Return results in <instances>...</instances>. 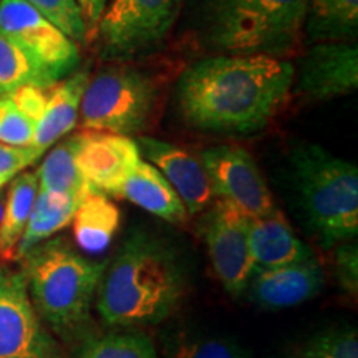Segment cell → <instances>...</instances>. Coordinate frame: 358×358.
Segmentation results:
<instances>
[{
    "instance_id": "obj_26",
    "label": "cell",
    "mask_w": 358,
    "mask_h": 358,
    "mask_svg": "<svg viewBox=\"0 0 358 358\" xmlns=\"http://www.w3.org/2000/svg\"><path fill=\"white\" fill-rule=\"evenodd\" d=\"M287 358H358L355 327H335L313 335Z\"/></svg>"
},
{
    "instance_id": "obj_27",
    "label": "cell",
    "mask_w": 358,
    "mask_h": 358,
    "mask_svg": "<svg viewBox=\"0 0 358 358\" xmlns=\"http://www.w3.org/2000/svg\"><path fill=\"white\" fill-rule=\"evenodd\" d=\"M168 358H252L236 342L208 335H176L168 345Z\"/></svg>"
},
{
    "instance_id": "obj_8",
    "label": "cell",
    "mask_w": 358,
    "mask_h": 358,
    "mask_svg": "<svg viewBox=\"0 0 358 358\" xmlns=\"http://www.w3.org/2000/svg\"><path fill=\"white\" fill-rule=\"evenodd\" d=\"M199 229L216 279L232 297L243 295L254 272L249 245L250 217L219 199L201 219Z\"/></svg>"
},
{
    "instance_id": "obj_14",
    "label": "cell",
    "mask_w": 358,
    "mask_h": 358,
    "mask_svg": "<svg viewBox=\"0 0 358 358\" xmlns=\"http://www.w3.org/2000/svg\"><path fill=\"white\" fill-rule=\"evenodd\" d=\"M136 145L148 163L153 164L178 192L187 214H198L208 208L214 194L201 159L158 138L140 136Z\"/></svg>"
},
{
    "instance_id": "obj_3",
    "label": "cell",
    "mask_w": 358,
    "mask_h": 358,
    "mask_svg": "<svg viewBox=\"0 0 358 358\" xmlns=\"http://www.w3.org/2000/svg\"><path fill=\"white\" fill-rule=\"evenodd\" d=\"M40 320L65 340L82 337L92 319L106 261H93L64 237H50L20 259Z\"/></svg>"
},
{
    "instance_id": "obj_24",
    "label": "cell",
    "mask_w": 358,
    "mask_h": 358,
    "mask_svg": "<svg viewBox=\"0 0 358 358\" xmlns=\"http://www.w3.org/2000/svg\"><path fill=\"white\" fill-rule=\"evenodd\" d=\"M53 80L13 40L0 32V96L22 87H52Z\"/></svg>"
},
{
    "instance_id": "obj_18",
    "label": "cell",
    "mask_w": 358,
    "mask_h": 358,
    "mask_svg": "<svg viewBox=\"0 0 358 358\" xmlns=\"http://www.w3.org/2000/svg\"><path fill=\"white\" fill-rule=\"evenodd\" d=\"M120 198L128 199L138 208L174 226H182L189 217L178 192L173 189L163 174L145 159H140V163L129 173Z\"/></svg>"
},
{
    "instance_id": "obj_17",
    "label": "cell",
    "mask_w": 358,
    "mask_h": 358,
    "mask_svg": "<svg viewBox=\"0 0 358 358\" xmlns=\"http://www.w3.org/2000/svg\"><path fill=\"white\" fill-rule=\"evenodd\" d=\"M249 245L254 272L289 266L313 256L312 249L299 239L280 211L250 219Z\"/></svg>"
},
{
    "instance_id": "obj_1",
    "label": "cell",
    "mask_w": 358,
    "mask_h": 358,
    "mask_svg": "<svg viewBox=\"0 0 358 358\" xmlns=\"http://www.w3.org/2000/svg\"><path fill=\"white\" fill-rule=\"evenodd\" d=\"M294 80V65L282 58H204L179 78V108L191 127L203 131L248 136L271 123L287 100Z\"/></svg>"
},
{
    "instance_id": "obj_11",
    "label": "cell",
    "mask_w": 358,
    "mask_h": 358,
    "mask_svg": "<svg viewBox=\"0 0 358 358\" xmlns=\"http://www.w3.org/2000/svg\"><path fill=\"white\" fill-rule=\"evenodd\" d=\"M201 163L211 182L213 194L236 206L248 217H266L279 211L261 169L243 148H209L201 155Z\"/></svg>"
},
{
    "instance_id": "obj_9",
    "label": "cell",
    "mask_w": 358,
    "mask_h": 358,
    "mask_svg": "<svg viewBox=\"0 0 358 358\" xmlns=\"http://www.w3.org/2000/svg\"><path fill=\"white\" fill-rule=\"evenodd\" d=\"M0 32L19 45L53 82L70 75L80 62L78 45L25 0H0Z\"/></svg>"
},
{
    "instance_id": "obj_13",
    "label": "cell",
    "mask_w": 358,
    "mask_h": 358,
    "mask_svg": "<svg viewBox=\"0 0 358 358\" xmlns=\"http://www.w3.org/2000/svg\"><path fill=\"white\" fill-rule=\"evenodd\" d=\"M297 87L315 101L355 92L358 87V48L348 42H319L308 48L299 65Z\"/></svg>"
},
{
    "instance_id": "obj_21",
    "label": "cell",
    "mask_w": 358,
    "mask_h": 358,
    "mask_svg": "<svg viewBox=\"0 0 358 358\" xmlns=\"http://www.w3.org/2000/svg\"><path fill=\"white\" fill-rule=\"evenodd\" d=\"M78 204L80 201L69 198V196L38 189L29 222H27L24 234L15 248L13 261H20L29 250L37 248L43 241L50 239L58 231L69 226Z\"/></svg>"
},
{
    "instance_id": "obj_2",
    "label": "cell",
    "mask_w": 358,
    "mask_h": 358,
    "mask_svg": "<svg viewBox=\"0 0 358 358\" xmlns=\"http://www.w3.org/2000/svg\"><path fill=\"white\" fill-rule=\"evenodd\" d=\"M186 277L176 252L159 237L134 231L106 264L95 306L101 320L118 329L158 325L176 310Z\"/></svg>"
},
{
    "instance_id": "obj_33",
    "label": "cell",
    "mask_w": 358,
    "mask_h": 358,
    "mask_svg": "<svg viewBox=\"0 0 358 358\" xmlns=\"http://www.w3.org/2000/svg\"><path fill=\"white\" fill-rule=\"evenodd\" d=\"M3 204H6V199L0 196V222H2V216H3Z\"/></svg>"
},
{
    "instance_id": "obj_22",
    "label": "cell",
    "mask_w": 358,
    "mask_h": 358,
    "mask_svg": "<svg viewBox=\"0 0 358 358\" xmlns=\"http://www.w3.org/2000/svg\"><path fill=\"white\" fill-rule=\"evenodd\" d=\"M307 37L312 42H342L357 37L358 0H308Z\"/></svg>"
},
{
    "instance_id": "obj_7",
    "label": "cell",
    "mask_w": 358,
    "mask_h": 358,
    "mask_svg": "<svg viewBox=\"0 0 358 358\" xmlns=\"http://www.w3.org/2000/svg\"><path fill=\"white\" fill-rule=\"evenodd\" d=\"M182 0H108L95 35L103 60H127L151 52L178 19Z\"/></svg>"
},
{
    "instance_id": "obj_31",
    "label": "cell",
    "mask_w": 358,
    "mask_h": 358,
    "mask_svg": "<svg viewBox=\"0 0 358 358\" xmlns=\"http://www.w3.org/2000/svg\"><path fill=\"white\" fill-rule=\"evenodd\" d=\"M335 277L340 287L347 294L358 292V249L355 243H343L338 245L334 256Z\"/></svg>"
},
{
    "instance_id": "obj_15",
    "label": "cell",
    "mask_w": 358,
    "mask_h": 358,
    "mask_svg": "<svg viewBox=\"0 0 358 358\" xmlns=\"http://www.w3.org/2000/svg\"><path fill=\"white\" fill-rule=\"evenodd\" d=\"M324 287V271L315 257L266 271H256L250 275L249 299L266 310H282L310 301Z\"/></svg>"
},
{
    "instance_id": "obj_10",
    "label": "cell",
    "mask_w": 358,
    "mask_h": 358,
    "mask_svg": "<svg viewBox=\"0 0 358 358\" xmlns=\"http://www.w3.org/2000/svg\"><path fill=\"white\" fill-rule=\"evenodd\" d=\"M0 358H58L22 271L0 266Z\"/></svg>"
},
{
    "instance_id": "obj_29",
    "label": "cell",
    "mask_w": 358,
    "mask_h": 358,
    "mask_svg": "<svg viewBox=\"0 0 358 358\" xmlns=\"http://www.w3.org/2000/svg\"><path fill=\"white\" fill-rule=\"evenodd\" d=\"M35 123L22 111L10 95L0 96V143L32 146Z\"/></svg>"
},
{
    "instance_id": "obj_4",
    "label": "cell",
    "mask_w": 358,
    "mask_h": 358,
    "mask_svg": "<svg viewBox=\"0 0 358 358\" xmlns=\"http://www.w3.org/2000/svg\"><path fill=\"white\" fill-rule=\"evenodd\" d=\"M290 178L308 229L324 248L358 234V169L320 148L299 145L290 153Z\"/></svg>"
},
{
    "instance_id": "obj_28",
    "label": "cell",
    "mask_w": 358,
    "mask_h": 358,
    "mask_svg": "<svg viewBox=\"0 0 358 358\" xmlns=\"http://www.w3.org/2000/svg\"><path fill=\"white\" fill-rule=\"evenodd\" d=\"M25 2L42 13L58 30H62L71 42L80 45L88 40L87 25L77 0H25Z\"/></svg>"
},
{
    "instance_id": "obj_12",
    "label": "cell",
    "mask_w": 358,
    "mask_h": 358,
    "mask_svg": "<svg viewBox=\"0 0 358 358\" xmlns=\"http://www.w3.org/2000/svg\"><path fill=\"white\" fill-rule=\"evenodd\" d=\"M140 159V148L133 138L105 131L80 133L77 164L93 191L120 198Z\"/></svg>"
},
{
    "instance_id": "obj_5",
    "label": "cell",
    "mask_w": 358,
    "mask_h": 358,
    "mask_svg": "<svg viewBox=\"0 0 358 358\" xmlns=\"http://www.w3.org/2000/svg\"><path fill=\"white\" fill-rule=\"evenodd\" d=\"M308 0H204V40L227 55L280 58L299 43Z\"/></svg>"
},
{
    "instance_id": "obj_30",
    "label": "cell",
    "mask_w": 358,
    "mask_h": 358,
    "mask_svg": "<svg viewBox=\"0 0 358 358\" xmlns=\"http://www.w3.org/2000/svg\"><path fill=\"white\" fill-rule=\"evenodd\" d=\"M42 156L34 146H10L0 143V191Z\"/></svg>"
},
{
    "instance_id": "obj_16",
    "label": "cell",
    "mask_w": 358,
    "mask_h": 358,
    "mask_svg": "<svg viewBox=\"0 0 358 358\" xmlns=\"http://www.w3.org/2000/svg\"><path fill=\"white\" fill-rule=\"evenodd\" d=\"M90 82L88 70H80L47 88V100L40 116L32 146L45 155L58 140L77 127L80 103Z\"/></svg>"
},
{
    "instance_id": "obj_25",
    "label": "cell",
    "mask_w": 358,
    "mask_h": 358,
    "mask_svg": "<svg viewBox=\"0 0 358 358\" xmlns=\"http://www.w3.org/2000/svg\"><path fill=\"white\" fill-rule=\"evenodd\" d=\"M73 358H158V353L145 334L111 332L82 340Z\"/></svg>"
},
{
    "instance_id": "obj_23",
    "label": "cell",
    "mask_w": 358,
    "mask_h": 358,
    "mask_svg": "<svg viewBox=\"0 0 358 358\" xmlns=\"http://www.w3.org/2000/svg\"><path fill=\"white\" fill-rule=\"evenodd\" d=\"M38 192L37 173L24 171L10 182L0 222V257L13 261Z\"/></svg>"
},
{
    "instance_id": "obj_20",
    "label": "cell",
    "mask_w": 358,
    "mask_h": 358,
    "mask_svg": "<svg viewBox=\"0 0 358 358\" xmlns=\"http://www.w3.org/2000/svg\"><path fill=\"white\" fill-rule=\"evenodd\" d=\"M78 145L80 133L52 146L37 171L38 189L77 201H82L90 192H96L88 186L77 164Z\"/></svg>"
},
{
    "instance_id": "obj_6",
    "label": "cell",
    "mask_w": 358,
    "mask_h": 358,
    "mask_svg": "<svg viewBox=\"0 0 358 358\" xmlns=\"http://www.w3.org/2000/svg\"><path fill=\"white\" fill-rule=\"evenodd\" d=\"M158 98L155 80L131 66H111L90 78L80 103L83 131H141Z\"/></svg>"
},
{
    "instance_id": "obj_19",
    "label": "cell",
    "mask_w": 358,
    "mask_h": 358,
    "mask_svg": "<svg viewBox=\"0 0 358 358\" xmlns=\"http://www.w3.org/2000/svg\"><path fill=\"white\" fill-rule=\"evenodd\" d=\"M73 237L80 250L98 254L106 250L120 229L118 206L103 192H90L73 214Z\"/></svg>"
},
{
    "instance_id": "obj_32",
    "label": "cell",
    "mask_w": 358,
    "mask_h": 358,
    "mask_svg": "<svg viewBox=\"0 0 358 358\" xmlns=\"http://www.w3.org/2000/svg\"><path fill=\"white\" fill-rule=\"evenodd\" d=\"M77 2L80 6V10H82L85 25H87L88 40H93L96 25L101 19L103 10H105L108 0H77Z\"/></svg>"
}]
</instances>
